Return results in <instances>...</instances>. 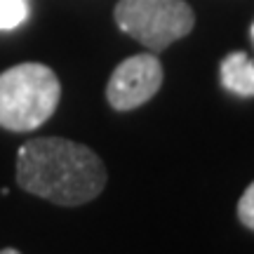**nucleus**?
<instances>
[{"instance_id":"nucleus-9","label":"nucleus","mask_w":254,"mask_h":254,"mask_svg":"<svg viewBox=\"0 0 254 254\" xmlns=\"http://www.w3.org/2000/svg\"><path fill=\"white\" fill-rule=\"evenodd\" d=\"M252 38H254V24H252Z\"/></svg>"},{"instance_id":"nucleus-5","label":"nucleus","mask_w":254,"mask_h":254,"mask_svg":"<svg viewBox=\"0 0 254 254\" xmlns=\"http://www.w3.org/2000/svg\"><path fill=\"white\" fill-rule=\"evenodd\" d=\"M221 85L238 97H254V62L245 52H233L221 62Z\"/></svg>"},{"instance_id":"nucleus-6","label":"nucleus","mask_w":254,"mask_h":254,"mask_svg":"<svg viewBox=\"0 0 254 254\" xmlns=\"http://www.w3.org/2000/svg\"><path fill=\"white\" fill-rule=\"evenodd\" d=\"M28 19V0H0V31H12Z\"/></svg>"},{"instance_id":"nucleus-4","label":"nucleus","mask_w":254,"mask_h":254,"mask_svg":"<svg viewBox=\"0 0 254 254\" xmlns=\"http://www.w3.org/2000/svg\"><path fill=\"white\" fill-rule=\"evenodd\" d=\"M163 85V66L153 55H134L113 71L106 99L116 111H132L153 97Z\"/></svg>"},{"instance_id":"nucleus-2","label":"nucleus","mask_w":254,"mask_h":254,"mask_svg":"<svg viewBox=\"0 0 254 254\" xmlns=\"http://www.w3.org/2000/svg\"><path fill=\"white\" fill-rule=\"evenodd\" d=\"M62 97L57 73L45 64H19L0 73V127L31 132L52 118Z\"/></svg>"},{"instance_id":"nucleus-3","label":"nucleus","mask_w":254,"mask_h":254,"mask_svg":"<svg viewBox=\"0 0 254 254\" xmlns=\"http://www.w3.org/2000/svg\"><path fill=\"white\" fill-rule=\"evenodd\" d=\"M116 24L153 52L189 36L195 14L184 0H120Z\"/></svg>"},{"instance_id":"nucleus-7","label":"nucleus","mask_w":254,"mask_h":254,"mask_svg":"<svg viewBox=\"0 0 254 254\" xmlns=\"http://www.w3.org/2000/svg\"><path fill=\"white\" fill-rule=\"evenodd\" d=\"M238 219L243 221V226L254 231V182L245 189V193L238 200Z\"/></svg>"},{"instance_id":"nucleus-1","label":"nucleus","mask_w":254,"mask_h":254,"mask_svg":"<svg viewBox=\"0 0 254 254\" xmlns=\"http://www.w3.org/2000/svg\"><path fill=\"white\" fill-rule=\"evenodd\" d=\"M106 179L99 155L71 139H31L17 153V184L55 205H85L104 190Z\"/></svg>"},{"instance_id":"nucleus-8","label":"nucleus","mask_w":254,"mask_h":254,"mask_svg":"<svg viewBox=\"0 0 254 254\" xmlns=\"http://www.w3.org/2000/svg\"><path fill=\"white\" fill-rule=\"evenodd\" d=\"M0 254H19L17 250H0Z\"/></svg>"}]
</instances>
